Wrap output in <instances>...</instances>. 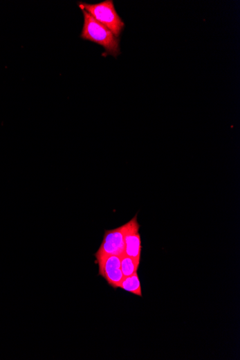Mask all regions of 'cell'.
I'll list each match as a JSON object with an SVG mask.
<instances>
[{"label":"cell","mask_w":240,"mask_h":360,"mask_svg":"<svg viewBox=\"0 0 240 360\" xmlns=\"http://www.w3.org/2000/svg\"><path fill=\"white\" fill-rule=\"evenodd\" d=\"M84 23L81 33L82 39L102 46L105 49L104 54L117 57L120 54V39L107 27L99 23L84 10Z\"/></svg>","instance_id":"1"},{"label":"cell","mask_w":240,"mask_h":360,"mask_svg":"<svg viewBox=\"0 0 240 360\" xmlns=\"http://www.w3.org/2000/svg\"><path fill=\"white\" fill-rule=\"evenodd\" d=\"M81 10H84L96 21L107 27L119 39L124 24L118 14L113 0H107L99 4L89 5L80 3Z\"/></svg>","instance_id":"2"},{"label":"cell","mask_w":240,"mask_h":360,"mask_svg":"<svg viewBox=\"0 0 240 360\" xmlns=\"http://www.w3.org/2000/svg\"><path fill=\"white\" fill-rule=\"evenodd\" d=\"M126 224L118 228L105 231L103 241L95 253L96 262L109 255H122L124 251Z\"/></svg>","instance_id":"3"},{"label":"cell","mask_w":240,"mask_h":360,"mask_svg":"<svg viewBox=\"0 0 240 360\" xmlns=\"http://www.w3.org/2000/svg\"><path fill=\"white\" fill-rule=\"evenodd\" d=\"M122 255H109L96 262L99 265V275L102 276L109 285L115 289H118L120 282L124 279L121 271Z\"/></svg>","instance_id":"4"},{"label":"cell","mask_w":240,"mask_h":360,"mask_svg":"<svg viewBox=\"0 0 240 360\" xmlns=\"http://www.w3.org/2000/svg\"><path fill=\"white\" fill-rule=\"evenodd\" d=\"M137 217L136 215L130 222L126 223L124 255L140 262L142 244L139 233L140 224Z\"/></svg>","instance_id":"5"},{"label":"cell","mask_w":240,"mask_h":360,"mask_svg":"<svg viewBox=\"0 0 240 360\" xmlns=\"http://www.w3.org/2000/svg\"><path fill=\"white\" fill-rule=\"evenodd\" d=\"M118 289L132 293L136 296H142L140 280L137 273L131 276L124 278L120 282Z\"/></svg>","instance_id":"6"},{"label":"cell","mask_w":240,"mask_h":360,"mask_svg":"<svg viewBox=\"0 0 240 360\" xmlns=\"http://www.w3.org/2000/svg\"><path fill=\"white\" fill-rule=\"evenodd\" d=\"M140 262L128 256L122 255L121 258V271L124 278L131 276L137 273Z\"/></svg>","instance_id":"7"}]
</instances>
